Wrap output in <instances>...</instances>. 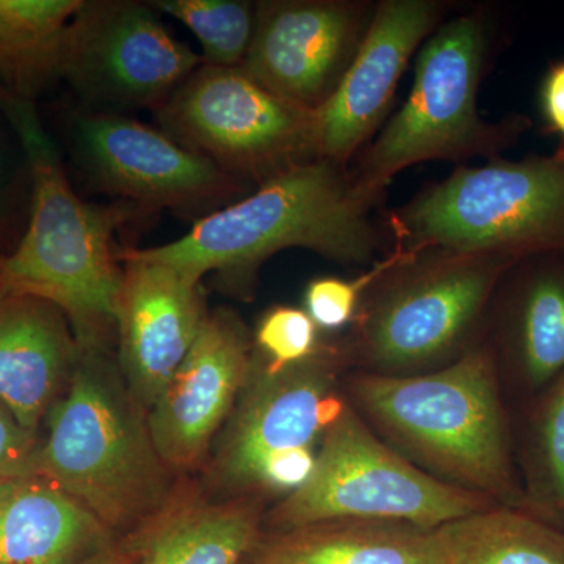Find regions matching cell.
<instances>
[{"label":"cell","mask_w":564,"mask_h":564,"mask_svg":"<svg viewBox=\"0 0 564 564\" xmlns=\"http://www.w3.org/2000/svg\"><path fill=\"white\" fill-rule=\"evenodd\" d=\"M0 111L20 140L32 182L31 218L20 245L0 259V291L61 310L79 348H104L117 329L122 270L113 237L141 212L132 204L84 202L35 102L0 91Z\"/></svg>","instance_id":"1"},{"label":"cell","mask_w":564,"mask_h":564,"mask_svg":"<svg viewBox=\"0 0 564 564\" xmlns=\"http://www.w3.org/2000/svg\"><path fill=\"white\" fill-rule=\"evenodd\" d=\"M384 193L352 180L348 166L317 159L263 182L250 195L193 223L162 247L140 250L154 261L250 291L273 254L306 248L329 261L367 263L391 242L377 209Z\"/></svg>","instance_id":"2"},{"label":"cell","mask_w":564,"mask_h":564,"mask_svg":"<svg viewBox=\"0 0 564 564\" xmlns=\"http://www.w3.org/2000/svg\"><path fill=\"white\" fill-rule=\"evenodd\" d=\"M104 348H79L68 392L51 408L35 475L61 486L118 538L161 518L166 464Z\"/></svg>","instance_id":"3"},{"label":"cell","mask_w":564,"mask_h":564,"mask_svg":"<svg viewBox=\"0 0 564 564\" xmlns=\"http://www.w3.org/2000/svg\"><path fill=\"white\" fill-rule=\"evenodd\" d=\"M355 393L381 429L459 488L524 510L516 484L496 364L485 347L425 375L370 373Z\"/></svg>","instance_id":"4"},{"label":"cell","mask_w":564,"mask_h":564,"mask_svg":"<svg viewBox=\"0 0 564 564\" xmlns=\"http://www.w3.org/2000/svg\"><path fill=\"white\" fill-rule=\"evenodd\" d=\"M488 44L477 11L444 21L429 36L419 50L406 102L348 166L356 184L386 193L397 174L417 163L492 161L513 147L530 128L529 118L486 121L478 111Z\"/></svg>","instance_id":"5"},{"label":"cell","mask_w":564,"mask_h":564,"mask_svg":"<svg viewBox=\"0 0 564 564\" xmlns=\"http://www.w3.org/2000/svg\"><path fill=\"white\" fill-rule=\"evenodd\" d=\"M392 248L522 259L564 250V154L459 166L384 220Z\"/></svg>","instance_id":"6"},{"label":"cell","mask_w":564,"mask_h":564,"mask_svg":"<svg viewBox=\"0 0 564 564\" xmlns=\"http://www.w3.org/2000/svg\"><path fill=\"white\" fill-rule=\"evenodd\" d=\"M516 261L444 248H391L364 293L350 348L389 375L462 356Z\"/></svg>","instance_id":"7"},{"label":"cell","mask_w":564,"mask_h":564,"mask_svg":"<svg viewBox=\"0 0 564 564\" xmlns=\"http://www.w3.org/2000/svg\"><path fill=\"white\" fill-rule=\"evenodd\" d=\"M491 500L422 473L373 436L350 408L323 434L310 480L273 514L281 530L361 519L437 530Z\"/></svg>","instance_id":"8"},{"label":"cell","mask_w":564,"mask_h":564,"mask_svg":"<svg viewBox=\"0 0 564 564\" xmlns=\"http://www.w3.org/2000/svg\"><path fill=\"white\" fill-rule=\"evenodd\" d=\"M159 129L256 188L317 161L314 110L239 68L202 65L154 110Z\"/></svg>","instance_id":"9"},{"label":"cell","mask_w":564,"mask_h":564,"mask_svg":"<svg viewBox=\"0 0 564 564\" xmlns=\"http://www.w3.org/2000/svg\"><path fill=\"white\" fill-rule=\"evenodd\" d=\"M336 366L329 350L280 370L254 358L218 456L226 484L292 494L310 480L315 445L344 408L334 393Z\"/></svg>","instance_id":"10"},{"label":"cell","mask_w":564,"mask_h":564,"mask_svg":"<svg viewBox=\"0 0 564 564\" xmlns=\"http://www.w3.org/2000/svg\"><path fill=\"white\" fill-rule=\"evenodd\" d=\"M202 65L150 2L84 0L66 35L61 79L84 111L129 117L158 109Z\"/></svg>","instance_id":"11"},{"label":"cell","mask_w":564,"mask_h":564,"mask_svg":"<svg viewBox=\"0 0 564 564\" xmlns=\"http://www.w3.org/2000/svg\"><path fill=\"white\" fill-rule=\"evenodd\" d=\"M73 158L96 191L141 214L169 210L196 221L254 188L188 151L169 133L122 115H74Z\"/></svg>","instance_id":"12"},{"label":"cell","mask_w":564,"mask_h":564,"mask_svg":"<svg viewBox=\"0 0 564 564\" xmlns=\"http://www.w3.org/2000/svg\"><path fill=\"white\" fill-rule=\"evenodd\" d=\"M377 3L263 0L242 69L267 90L304 109L332 98L361 47Z\"/></svg>","instance_id":"13"},{"label":"cell","mask_w":564,"mask_h":564,"mask_svg":"<svg viewBox=\"0 0 564 564\" xmlns=\"http://www.w3.org/2000/svg\"><path fill=\"white\" fill-rule=\"evenodd\" d=\"M443 0H381L355 61L339 87L314 110L318 159L350 166L388 117L397 85L444 22Z\"/></svg>","instance_id":"14"},{"label":"cell","mask_w":564,"mask_h":564,"mask_svg":"<svg viewBox=\"0 0 564 564\" xmlns=\"http://www.w3.org/2000/svg\"><path fill=\"white\" fill-rule=\"evenodd\" d=\"M124 261L117 333L128 391L150 411L198 339L207 317L203 278L154 261L129 248Z\"/></svg>","instance_id":"15"},{"label":"cell","mask_w":564,"mask_h":564,"mask_svg":"<svg viewBox=\"0 0 564 564\" xmlns=\"http://www.w3.org/2000/svg\"><path fill=\"white\" fill-rule=\"evenodd\" d=\"M250 334L229 311L207 314L198 339L148 414L152 444L169 467L202 459L250 378Z\"/></svg>","instance_id":"16"},{"label":"cell","mask_w":564,"mask_h":564,"mask_svg":"<svg viewBox=\"0 0 564 564\" xmlns=\"http://www.w3.org/2000/svg\"><path fill=\"white\" fill-rule=\"evenodd\" d=\"M66 321L51 303L0 291V404L31 433L69 383L79 356Z\"/></svg>","instance_id":"17"},{"label":"cell","mask_w":564,"mask_h":564,"mask_svg":"<svg viewBox=\"0 0 564 564\" xmlns=\"http://www.w3.org/2000/svg\"><path fill=\"white\" fill-rule=\"evenodd\" d=\"M489 304L500 351L521 383L541 391L564 369V250L516 261Z\"/></svg>","instance_id":"18"},{"label":"cell","mask_w":564,"mask_h":564,"mask_svg":"<svg viewBox=\"0 0 564 564\" xmlns=\"http://www.w3.org/2000/svg\"><path fill=\"white\" fill-rule=\"evenodd\" d=\"M118 540L98 516L47 478L0 480V564H79Z\"/></svg>","instance_id":"19"},{"label":"cell","mask_w":564,"mask_h":564,"mask_svg":"<svg viewBox=\"0 0 564 564\" xmlns=\"http://www.w3.org/2000/svg\"><path fill=\"white\" fill-rule=\"evenodd\" d=\"M248 558L254 564H445L437 530L361 519L261 536Z\"/></svg>","instance_id":"20"},{"label":"cell","mask_w":564,"mask_h":564,"mask_svg":"<svg viewBox=\"0 0 564 564\" xmlns=\"http://www.w3.org/2000/svg\"><path fill=\"white\" fill-rule=\"evenodd\" d=\"M141 564H242L261 538L250 500L202 505L162 514L140 529Z\"/></svg>","instance_id":"21"},{"label":"cell","mask_w":564,"mask_h":564,"mask_svg":"<svg viewBox=\"0 0 564 564\" xmlns=\"http://www.w3.org/2000/svg\"><path fill=\"white\" fill-rule=\"evenodd\" d=\"M84 0H0V91L35 102L61 79L70 21Z\"/></svg>","instance_id":"22"},{"label":"cell","mask_w":564,"mask_h":564,"mask_svg":"<svg viewBox=\"0 0 564 564\" xmlns=\"http://www.w3.org/2000/svg\"><path fill=\"white\" fill-rule=\"evenodd\" d=\"M445 564H564V532L521 508L491 507L437 529Z\"/></svg>","instance_id":"23"},{"label":"cell","mask_w":564,"mask_h":564,"mask_svg":"<svg viewBox=\"0 0 564 564\" xmlns=\"http://www.w3.org/2000/svg\"><path fill=\"white\" fill-rule=\"evenodd\" d=\"M543 391L527 447L524 510L564 532V369Z\"/></svg>","instance_id":"24"},{"label":"cell","mask_w":564,"mask_h":564,"mask_svg":"<svg viewBox=\"0 0 564 564\" xmlns=\"http://www.w3.org/2000/svg\"><path fill=\"white\" fill-rule=\"evenodd\" d=\"M150 6L182 22L203 46V65L239 68L256 29V2L247 0H155Z\"/></svg>","instance_id":"25"},{"label":"cell","mask_w":564,"mask_h":564,"mask_svg":"<svg viewBox=\"0 0 564 564\" xmlns=\"http://www.w3.org/2000/svg\"><path fill=\"white\" fill-rule=\"evenodd\" d=\"M317 332L306 311L276 306L259 322L256 345L265 356L270 370L285 369L318 352Z\"/></svg>","instance_id":"26"},{"label":"cell","mask_w":564,"mask_h":564,"mask_svg":"<svg viewBox=\"0 0 564 564\" xmlns=\"http://www.w3.org/2000/svg\"><path fill=\"white\" fill-rule=\"evenodd\" d=\"M383 269V259L375 263L373 269L356 280L343 278H321L307 285L304 303L306 313L317 328L336 332L355 321L364 293Z\"/></svg>","instance_id":"27"},{"label":"cell","mask_w":564,"mask_h":564,"mask_svg":"<svg viewBox=\"0 0 564 564\" xmlns=\"http://www.w3.org/2000/svg\"><path fill=\"white\" fill-rule=\"evenodd\" d=\"M40 441L0 404V480L35 475Z\"/></svg>","instance_id":"28"},{"label":"cell","mask_w":564,"mask_h":564,"mask_svg":"<svg viewBox=\"0 0 564 564\" xmlns=\"http://www.w3.org/2000/svg\"><path fill=\"white\" fill-rule=\"evenodd\" d=\"M541 107L545 124L563 141L564 154V61L555 63L545 74L541 88Z\"/></svg>","instance_id":"29"},{"label":"cell","mask_w":564,"mask_h":564,"mask_svg":"<svg viewBox=\"0 0 564 564\" xmlns=\"http://www.w3.org/2000/svg\"><path fill=\"white\" fill-rule=\"evenodd\" d=\"M143 547L139 532L120 538L113 545L79 564H141Z\"/></svg>","instance_id":"30"},{"label":"cell","mask_w":564,"mask_h":564,"mask_svg":"<svg viewBox=\"0 0 564 564\" xmlns=\"http://www.w3.org/2000/svg\"><path fill=\"white\" fill-rule=\"evenodd\" d=\"M9 195H7V172L3 162L2 147H0V242L9 232Z\"/></svg>","instance_id":"31"},{"label":"cell","mask_w":564,"mask_h":564,"mask_svg":"<svg viewBox=\"0 0 564 564\" xmlns=\"http://www.w3.org/2000/svg\"><path fill=\"white\" fill-rule=\"evenodd\" d=\"M242 564H254V563H252L250 558H247V560H245V562Z\"/></svg>","instance_id":"32"}]
</instances>
